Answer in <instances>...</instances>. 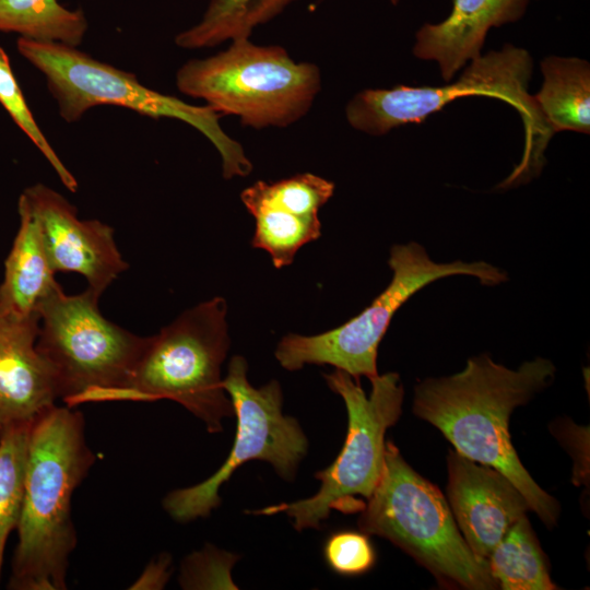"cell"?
Returning a JSON list of instances; mask_svg holds the SVG:
<instances>
[{
	"instance_id": "obj_1",
	"label": "cell",
	"mask_w": 590,
	"mask_h": 590,
	"mask_svg": "<svg viewBox=\"0 0 590 590\" xmlns=\"http://www.w3.org/2000/svg\"><path fill=\"white\" fill-rule=\"evenodd\" d=\"M555 371L543 357L510 369L483 354L470 357L459 373L420 381L413 399L417 417L435 426L459 453L505 474L550 529L557 523L559 504L521 463L509 418L552 382Z\"/></svg>"
},
{
	"instance_id": "obj_2",
	"label": "cell",
	"mask_w": 590,
	"mask_h": 590,
	"mask_svg": "<svg viewBox=\"0 0 590 590\" xmlns=\"http://www.w3.org/2000/svg\"><path fill=\"white\" fill-rule=\"evenodd\" d=\"M95 462L80 411L56 404L30 428L23 508L8 589L64 590L76 546L71 498Z\"/></svg>"
},
{
	"instance_id": "obj_3",
	"label": "cell",
	"mask_w": 590,
	"mask_h": 590,
	"mask_svg": "<svg viewBox=\"0 0 590 590\" xmlns=\"http://www.w3.org/2000/svg\"><path fill=\"white\" fill-rule=\"evenodd\" d=\"M532 71L529 51L507 44L473 59L456 82L444 86L398 84L361 91L346 104L345 117L353 129L380 137L403 125L420 123L459 97L480 95L508 103L522 119L524 149L499 187H515L540 175L545 149L555 134L529 93Z\"/></svg>"
},
{
	"instance_id": "obj_4",
	"label": "cell",
	"mask_w": 590,
	"mask_h": 590,
	"mask_svg": "<svg viewBox=\"0 0 590 590\" xmlns=\"http://www.w3.org/2000/svg\"><path fill=\"white\" fill-rule=\"evenodd\" d=\"M227 304L213 297L181 314L145 344L127 379L95 402L175 401L210 433L234 415L223 387L222 364L229 349Z\"/></svg>"
},
{
	"instance_id": "obj_5",
	"label": "cell",
	"mask_w": 590,
	"mask_h": 590,
	"mask_svg": "<svg viewBox=\"0 0 590 590\" xmlns=\"http://www.w3.org/2000/svg\"><path fill=\"white\" fill-rule=\"evenodd\" d=\"M357 524L408 553L442 587L498 588L488 560L471 551L440 489L418 474L391 441L386 442L381 476Z\"/></svg>"
},
{
	"instance_id": "obj_6",
	"label": "cell",
	"mask_w": 590,
	"mask_h": 590,
	"mask_svg": "<svg viewBox=\"0 0 590 590\" xmlns=\"http://www.w3.org/2000/svg\"><path fill=\"white\" fill-rule=\"evenodd\" d=\"M185 95L253 129L286 128L307 115L321 91L319 67L295 61L278 45L232 40L227 49L191 59L176 74Z\"/></svg>"
},
{
	"instance_id": "obj_7",
	"label": "cell",
	"mask_w": 590,
	"mask_h": 590,
	"mask_svg": "<svg viewBox=\"0 0 590 590\" xmlns=\"http://www.w3.org/2000/svg\"><path fill=\"white\" fill-rule=\"evenodd\" d=\"M19 52L45 76L48 90L67 122L90 108L116 105L154 119L172 118L200 131L217 150L225 179L244 177L252 164L243 145L221 127V115L143 85L131 72L99 61L76 47L20 37Z\"/></svg>"
},
{
	"instance_id": "obj_8",
	"label": "cell",
	"mask_w": 590,
	"mask_h": 590,
	"mask_svg": "<svg viewBox=\"0 0 590 590\" xmlns=\"http://www.w3.org/2000/svg\"><path fill=\"white\" fill-rule=\"evenodd\" d=\"M328 387L339 394L347 413V433L344 445L335 460L318 471V492L309 498L288 504L266 507L253 514L273 515L285 512L296 530L319 529L330 511L362 510L373 494L385 464V436L401 413L404 388L397 373L377 375L369 379L371 390L366 394L350 374L337 369L323 375Z\"/></svg>"
},
{
	"instance_id": "obj_9",
	"label": "cell",
	"mask_w": 590,
	"mask_h": 590,
	"mask_svg": "<svg viewBox=\"0 0 590 590\" xmlns=\"http://www.w3.org/2000/svg\"><path fill=\"white\" fill-rule=\"evenodd\" d=\"M392 279L369 306L345 323L316 335L288 333L278 344L275 358L287 370L305 365H331L359 380L378 375L377 352L397 310L427 284L452 275H470L484 286L508 280L502 269L485 261L435 262L415 243L399 244L390 250Z\"/></svg>"
},
{
	"instance_id": "obj_10",
	"label": "cell",
	"mask_w": 590,
	"mask_h": 590,
	"mask_svg": "<svg viewBox=\"0 0 590 590\" xmlns=\"http://www.w3.org/2000/svg\"><path fill=\"white\" fill-rule=\"evenodd\" d=\"M90 290L68 295L57 282L40 300L36 349L54 369L67 406L95 402L129 376L146 337L106 319Z\"/></svg>"
},
{
	"instance_id": "obj_11",
	"label": "cell",
	"mask_w": 590,
	"mask_h": 590,
	"mask_svg": "<svg viewBox=\"0 0 590 590\" xmlns=\"http://www.w3.org/2000/svg\"><path fill=\"white\" fill-rule=\"evenodd\" d=\"M248 365L233 356L223 387L237 418L236 436L228 457L210 477L190 487L169 492L163 508L178 522L210 516L219 507V491L233 473L250 460L269 462L285 481H293L308 451V439L296 418L283 414L281 385L271 380L260 388L247 379Z\"/></svg>"
},
{
	"instance_id": "obj_12",
	"label": "cell",
	"mask_w": 590,
	"mask_h": 590,
	"mask_svg": "<svg viewBox=\"0 0 590 590\" xmlns=\"http://www.w3.org/2000/svg\"><path fill=\"white\" fill-rule=\"evenodd\" d=\"M55 272L83 275L98 298L129 266L120 255L114 229L98 220H81L74 205L44 184L24 190Z\"/></svg>"
},
{
	"instance_id": "obj_13",
	"label": "cell",
	"mask_w": 590,
	"mask_h": 590,
	"mask_svg": "<svg viewBox=\"0 0 590 590\" xmlns=\"http://www.w3.org/2000/svg\"><path fill=\"white\" fill-rule=\"evenodd\" d=\"M334 188L328 179L303 173L244 189L241 202L256 220L252 247L266 250L276 269L291 264L300 247L320 237L318 213Z\"/></svg>"
},
{
	"instance_id": "obj_14",
	"label": "cell",
	"mask_w": 590,
	"mask_h": 590,
	"mask_svg": "<svg viewBox=\"0 0 590 590\" xmlns=\"http://www.w3.org/2000/svg\"><path fill=\"white\" fill-rule=\"evenodd\" d=\"M447 496L456 523L471 551L487 559L530 506L500 471L458 451L447 456Z\"/></svg>"
},
{
	"instance_id": "obj_15",
	"label": "cell",
	"mask_w": 590,
	"mask_h": 590,
	"mask_svg": "<svg viewBox=\"0 0 590 590\" xmlns=\"http://www.w3.org/2000/svg\"><path fill=\"white\" fill-rule=\"evenodd\" d=\"M38 331V314L20 316L0 303V438L59 399L54 369L36 349Z\"/></svg>"
},
{
	"instance_id": "obj_16",
	"label": "cell",
	"mask_w": 590,
	"mask_h": 590,
	"mask_svg": "<svg viewBox=\"0 0 590 590\" xmlns=\"http://www.w3.org/2000/svg\"><path fill=\"white\" fill-rule=\"evenodd\" d=\"M529 0H453L444 21L425 23L415 35L413 54L435 61L444 81L450 82L469 61L481 56L492 27L520 20Z\"/></svg>"
},
{
	"instance_id": "obj_17",
	"label": "cell",
	"mask_w": 590,
	"mask_h": 590,
	"mask_svg": "<svg viewBox=\"0 0 590 590\" xmlns=\"http://www.w3.org/2000/svg\"><path fill=\"white\" fill-rule=\"evenodd\" d=\"M20 226L4 262L0 303L20 316L37 312L40 300L57 283L37 221L25 198H19Z\"/></svg>"
},
{
	"instance_id": "obj_18",
	"label": "cell",
	"mask_w": 590,
	"mask_h": 590,
	"mask_svg": "<svg viewBox=\"0 0 590 590\" xmlns=\"http://www.w3.org/2000/svg\"><path fill=\"white\" fill-rule=\"evenodd\" d=\"M533 99L553 131L590 133V64L578 57L547 56Z\"/></svg>"
},
{
	"instance_id": "obj_19",
	"label": "cell",
	"mask_w": 590,
	"mask_h": 590,
	"mask_svg": "<svg viewBox=\"0 0 590 590\" xmlns=\"http://www.w3.org/2000/svg\"><path fill=\"white\" fill-rule=\"evenodd\" d=\"M298 0H210L202 19L176 35L184 49L217 46L225 40L249 38L258 25L281 14Z\"/></svg>"
},
{
	"instance_id": "obj_20",
	"label": "cell",
	"mask_w": 590,
	"mask_h": 590,
	"mask_svg": "<svg viewBox=\"0 0 590 590\" xmlns=\"http://www.w3.org/2000/svg\"><path fill=\"white\" fill-rule=\"evenodd\" d=\"M503 590H554L548 560L527 518L518 519L487 558Z\"/></svg>"
},
{
	"instance_id": "obj_21",
	"label": "cell",
	"mask_w": 590,
	"mask_h": 590,
	"mask_svg": "<svg viewBox=\"0 0 590 590\" xmlns=\"http://www.w3.org/2000/svg\"><path fill=\"white\" fill-rule=\"evenodd\" d=\"M87 31L82 10H69L58 0H0V32L78 47Z\"/></svg>"
},
{
	"instance_id": "obj_22",
	"label": "cell",
	"mask_w": 590,
	"mask_h": 590,
	"mask_svg": "<svg viewBox=\"0 0 590 590\" xmlns=\"http://www.w3.org/2000/svg\"><path fill=\"white\" fill-rule=\"evenodd\" d=\"M30 428L31 424L15 426L0 438V577L8 538L23 508Z\"/></svg>"
},
{
	"instance_id": "obj_23",
	"label": "cell",
	"mask_w": 590,
	"mask_h": 590,
	"mask_svg": "<svg viewBox=\"0 0 590 590\" xmlns=\"http://www.w3.org/2000/svg\"><path fill=\"white\" fill-rule=\"evenodd\" d=\"M0 104L12 120L28 137L52 166L61 182L72 192L78 189V181L63 165L44 132L37 125L23 92L12 71L5 50L0 47Z\"/></svg>"
},
{
	"instance_id": "obj_24",
	"label": "cell",
	"mask_w": 590,
	"mask_h": 590,
	"mask_svg": "<svg viewBox=\"0 0 590 590\" xmlns=\"http://www.w3.org/2000/svg\"><path fill=\"white\" fill-rule=\"evenodd\" d=\"M323 557L334 573L344 577L364 575L376 563V552L368 534L361 530L330 534L323 545Z\"/></svg>"
},
{
	"instance_id": "obj_25",
	"label": "cell",
	"mask_w": 590,
	"mask_h": 590,
	"mask_svg": "<svg viewBox=\"0 0 590 590\" xmlns=\"http://www.w3.org/2000/svg\"><path fill=\"white\" fill-rule=\"evenodd\" d=\"M169 556L162 554L145 567L142 575L132 583L130 589H162L169 578Z\"/></svg>"
},
{
	"instance_id": "obj_26",
	"label": "cell",
	"mask_w": 590,
	"mask_h": 590,
	"mask_svg": "<svg viewBox=\"0 0 590 590\" xmlns=\"http://www.w3.org/2000/svg\"><path fill=\"white\" fill-rule=\"evenodd\" d=\"M319 1H323V0H319ZM392 4H398L400 0H389Z\"/></svg>"
}]
</instances>
